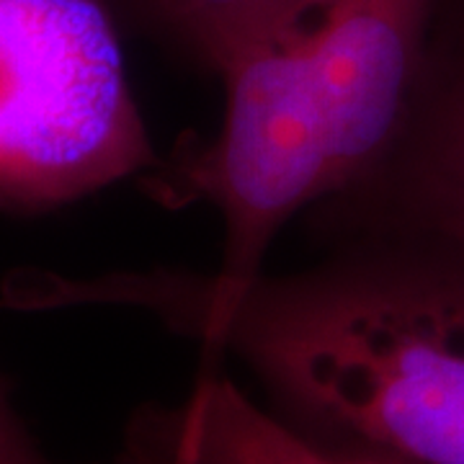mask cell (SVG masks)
I'll return each instance as SVG.
<instances>
[{"instance_id": "1", "label": "cell", "mask_w": 464, "mask_h": 464, "mask_svg": "<svg viewBox=\"0 0 464 464\" xmlns=\"http://www.w3.org/2000/svg\"><path fill=\"white\" fill-rule=\"evenodd\" d=\"M63 302L130 307L204 356L230 353L320 447L464 464V253L451 246L359 235L240 282L188 268L65 279Z\"/></svg>"}, {"instance_id": "2", "label": "cell", "mask_w": 464, "mask_h": 464, "mask_svg": "<svg viewBox=\"0 0 464 464\" xmlns=\"http://www.w3.org/2000/svg\"><path fill=\"white\" fill-rule=\"evenodd\" d=\"M439 0H331L297 36L219 83L209 137H188L142 176L166 209L209 207L217 276L250 279L282 230L356 181L392 140L426 57Z\"/></svg>"}, {"instance_id": "3", "label": "cell", "mask_w": 464, "mask_h": 464, "mask_svg": "<svg viewBox=\"0 0 464 464\" xmlns=\"http://www.w3.org/2000/svg\"><path fill=\"white\" fill-rule=\"evenodd\" d=\"M160 163L103 0H0V212L50 215Z\"/></svg>"}, {"instance_id": "4", "label": "cell", "mask_w": 464, "mask_h": 464, "mask_svg": "<svg viewBox=\"0 0 464 464\" xmlns=\"http://www.w3.org/2000/svg\"><path fill=\"white\" fill-rule=\"evenodd\" d=\"M302 217L315 243L413 235L464 253V0H439L413 93L380 158Z\"/></svg>"}, {"instance_id": "5", "label": "cell", "mask_w": 464, "mask_h": 464, "mask_svg": "<svg viewBox=\"0 0 464 464\" xmlns=\"http://www.w3.org/2000/svg\"><path fill=\"white\" fill-rule=\"evenodd\" d=\"M121 26L209 78H227L248 60L313 24L331 0H103Z\"/></svg>"}, {"instance_id": "6", "label": "cell", "mask_w": 464, "mask_h": 464, "mask_svg": "<svg viewBox=\"0 0 464 464\" xmlns=\"http://www.w3.org/2000/svg\"><path fill=\"white\" fill-rule=\"evenodd\" d=\"M199 464H402L325 449L264 411L240 390L225 387L204 405Z\"/></svg>"}, {"instance_id": "7", "label": "cell", "mask_w": 464, "mask_h": 464, "mask_svg": "<svg viewBox=\"0 0 464 464\" xmlns=\"http://www.w3.org/2000/svg\"><path fill=\"white\" fill-rule=\"evenodd\" d=\"M114 464H197L179 408H145Z\"/></svg>"}, {"instance_id": "8", "label": "cell", "mask_w": 464, "mask_h": 464, "mask_svg": "<svg viewBox=\"0 0 464 464\" xmlns=\"http://www.w3.org/2000/svg\"><path fill=\"white\" fill-rule=\"evenodd\" d=\"M0 464H54L34 441L29 429L18 418L8 395V384L0 380Z\"/></svg>"}]
</instances>
